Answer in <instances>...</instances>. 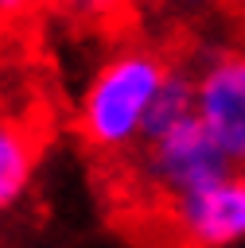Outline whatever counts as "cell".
<instances>
[{
  "instance_id": "1",
  "label": "cell",
  "mask_w": 245,
  "mask_h": 248,
  "mask_svg": "<svg viewBox=\"0 0 245 248\" xmlns=\"http://www.w3.org/2000/svg\"><path fill=\"white\" fill-rule=\"evenodd\" d=\"M194 46H198L194 31L183 23H171L156 43H124L101 66V74L86 89L82 108L74 116V132L89 159L132 143L152 97L171 78V70L191 66Z\"/></svg>"
},
{
  "instance_id": "2",
  "label": "cell",
  "mask_w": 245,
  "mask_h": 248,
  "mask_svg": "<svg viewBox=\"0 0 245 248\" xmlns=\"http://www.w3.org/2000/svg\"><path fill=\"white\" fill-rule=\"evenodd\" d=\"M245 232V174L179 198L156 225L152 248H218Z\"/></svg>"
},
{
  "instance_id": "3",
  "label": "cell",
  "mask_w": 245,
  "mask_h": 248,
  "mask_svg": "<svg viewBox=\"0 0 245 248\" xmlns=\"http://www.w3.org/2000/svg\"><path fill=\"white\" fill-rule=\"evenodd\" d=\"M198 120L229 159H245V46L218 50L198 74Z\"/></svg>"
},
{
  "instance_id": "4",
  "label": "cell",
  "mask_w": 245,
  "mask_h": 248,
  "mask_svg": "<svg viewBox=\"0 0 245 248\" xmlns=\"http://www.w3.org/2000/svg\"><path fill=\"white\" fill-rule=\"evenodd\" d=\"M47 16H58L78 35L105 43H136L144 23L140 0H47Z\"/></svg>"
},
{
  "instance_id": "5",
  "label": "cell",
  "mask_w": 245,
  "mask_h": 248,
  "mask_svg": "<svg viewBox=\"0 0 245 248\" xmlns=\"http://www.w3.org/2000/svg\"><path fill=\"white\" fill-rule=\"evenodd\" d=\"M47 0H0V39L23 54H39Z\"/></svg>"
},
{
  "instance_id": "6",
  "label": "cell",
  "mask_w": 245,
  "mask_h": 248,
  "mask_svg": "<svg viewBox=\"0 0 245 248\" xmlns=\"http://www.w3.org/2000/svg\"><path fill=\"white\" fill-rule=\"evenodd\" d=\"M214 8H218V16H226L237 43H245V0H214Z\"/></svg>"
},
{
  "instance_id": "7",
  "label": "cell",
  "mask_w": 245,
  "mask_h": 248,
  "mask_svg": "<svg viewBox=\"0 0 245 248\" xmlns=\"http://www.w3.org/2000/svg\"><path fill=\"white\" fill-rule=\"evenodd\" d=\"M8 58H35V54H23V50H16V46H8V43L0 39V66H4Z\"/></svg>"
},
{
  "instance_id": "8",
  "label": "cell",
  "mask_w": 245,
  "mask_h": 248,
  "mask_svg": "<svg viewBox=\"0 0 245 248\" xmlns=\"http://www.w3.org/2000/svg\"><path fill=\"white\" fill-rule=\"evenodd\" d=\"M241 46H245V43H241Z\"/></svg>"
}]
</instances>
